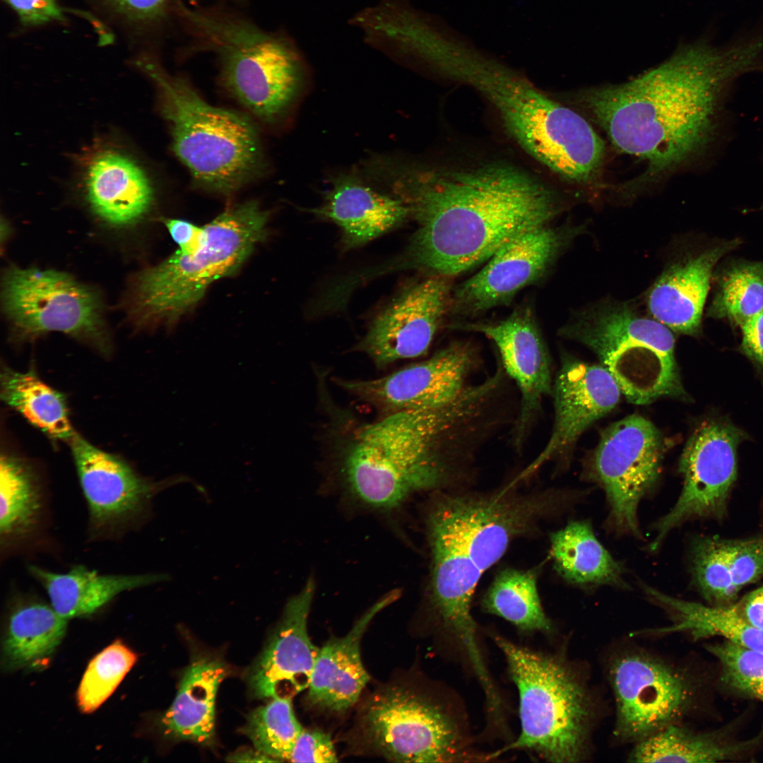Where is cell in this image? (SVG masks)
Segmentation results:
<instances>
[{
	"label": "cell",
	"mask_w": 763,
	"mask_h": 763,
	"mask_svg": "<svg viewBox=\"0 0 763 763\" xmlns=\"http://www.w3.org/2000/svg\"><path fill=\"white\" fill-rule=\"evenodd\" d=\"M665 446L658 429L639 415L617 421L601 434L588 473L604 490L610 523L618 531L639 533L638 505L659 477Z\"/></svg>",
	"instance_id": "obj_13"
},
{
	"label": "cell",
	"mask_w": 763,
	"mask_h": 763,
	"mask_svg": "<svg viewBox=\"0 0 763 763\" xmlns=\"http://www.w3.org/2000/svg\"><path fill=\"white\" fill-rule=\"evenodd\" d=\"M616 702L617 736L641 740L674 723L688 706L685 678L655 658L629 653L617 658L610 669Z\"/></svg>",
	"instance_id": "obj_18"
},
{
	"label": "cell",
	"mask_w": 763,
	"mask_h": 763,
	"mask_svg": "<svg viewBox=\"0 0 763 763\" xmlns=\"http://www.w3.org/2000/svg\"><path fill=\"white\" fill-rule=\"evenodd\" d=\"M80 160L86 200L101 220L126 226L150 211L155 199L153 183L134 158L116 148L96 144Z\"/></svg>",
	"instance_id": "obj_23"
},
{
	"label": "cell",
	"mask_w": 763,
	"mask_h": 763,
	"mask_svg": "<svg viewBox=\"0 0 763 763\" xmlns=\"http://www.w3.org/2000/svg\"><path fill=\"white\" fill-rule=\"evenodd\" d=\"M268 213L255 201L227 208L203 226L198 246L177 250L134 282L131 307L139 322L175 321L195 305L214 280L237 271L266 237Z\"/></svg>",
	"instance_id": "obj_7"
},
{
	"label": "cell",
	"mask_w": 763,
	"mask_h": 763,
	"mask_svg": "<svg viewBox=\"0 0 763 763\" xmlns=\"http://www.w3.org/2000/svg\"><path fill=\"white\" fill-rule=\"evenodd\" d=\"M310 212L341 228L345 249L360 247L410 218L409 209L401 199L350 176L336 180L323 203Z\"/></svg>",
	"instance_id": "obj_27"
},
{
	"label": "cell",
	"mask_w": 763,
	"mask_h": 763,
	"mask_svg": "<svg viewBox=\"0 0 763 763\" xmlns=\"http://www.w3.org/2000/svg\"><path fill=\"white\" fill-rule=\"evenodd\" d=\"M227 761L249 762H277L276 759L259 751L256 749V750H253L251 749H242L241 750H238L235 753L231 754L227 757Z\"/></svg>",
	"instance_id": "obj_48"
},
{
	"label": "cell",
	"mask_w": 763,
	"mask_h": 763,
	"mask_svg": "<svg viewBox=\"0 0 763 763\" xmlns=\"http://www.w3.org/2000/svg\"><path fill=\"white\" fill-rule=\"evenodd\" d=\"M449 328L483 334L495 345L519 394L511 437L513 446L521 451L553 385L550 357L532 311L524 305L501 321L457 323Z\"/></svg>",
	"instance_id": "obj_17"
},
{
	"label": "cell",
	"mask_w": 763,
	"mask_h": 763,
	"mask_svg": "<svg viewBox=\"0 0 763 763\" xmlns=\"http://www.w3.org/2000/svg\"><path fill=\"white\" fill-rule=\"evenodd\" d=\"M731 606L743 620L763 629V586L751 591Z\"/></svg>",
	"instance_id": "obj_47"
},
{
	"label": "cell",
	"mask_w": 763,
	"mask_h": 763,
	"mask_svg": "<svg viewBox=\"0 0 763 763\" xmlns=\"http://www.w3.org/2000/svg\"><path fill=\"white\" fill-rule=\"evenodd\" d=\"M111 1L113 2L114 5H115L119 0H111Z\"/></svg>",
	"instance_id": "obj_49"
},
{
	"label": "cell",
	"mask_w": 763,
	"mask_h": 763,
	"mask_svg": "<svg viewBox=\"0 0 763 763\" xmlns=\"http://www.w3.org/2000/svg\"><path fill=\"white\" fill-rule=\"evenodd\" d=\"M49 497L32 464L9 453L0 461V550L5 557L45 544Z\"/></svg>",
	"instance_id": "obj_24"
},
{
	"label": "cell",
	"mask_w": 763,
	"mask_h": 763,
	"mask_svg": "<svg viewBox=\"0 0 763 763\" xmlns=\"http://www.w3.org/2000/svg\"><path fill=\"white\" fill-rule=\"evenodd\" d=\"M398 170L391 188L418 224L405 265L430 274L465 272L517 235L546 225L558 209L552 191L508 165Z\"/></svg>",
	"instance_id": "obj_3"
},
{
	"label": "cell",
	"mask_w": 763,
	"mask_h": 763,
	"mask_svg": "<svg viewBox=\"0 0 763 763\" xmlns=\"http://www.w3.org/2000/svg\"><path fill=\"white\" fill-rule=\"evenodd\" d=\"M519 694L521 731L493 758L523 750L547 762L579 761L591 718L588 692L575 672L558 656L538 651L494 634Z\"/></svg>",
	"instance_id": "obj_6"
},
{
	"label": "cell",
	"mask_w": 763,
	"mask_h": 763,
	"mask_svg": "<svg viewBox=\"0 0 763 763\" xmlns=\"http://www.w3.org/2000/svg\"><path fill=\"white\" fill-rule=\"evenodd\" d=\"M361 724L369 745L391 762L490 759L472 751L463 718L453 707L406 687L391 686L371 697Z\"/></svg>",
	"instance_id": "obj_11"
},
{
	"label": "cell",
	"mask_w": 763,
	"mask_h": 763,
	"mask_svg": "<svg viewBox=\"0 0 763 763\" xmlns=\"http://www.w3.org/2000/svg\"><path fill=\"white\" fill-rule=\"evenodd\" d=\"M550 542L555 568L569 582L625 585L622 566L598 541L588 522H570L553 533Z\"/></svg>",
	"instance_id": "obj_32"
},
{
	"label": "cell",
	"mask_w": 763,
	"mask_h": 763,
	"mask_svg": "<svg viewBox=\"0 0 763 763\" xmlns=\"http://www.w3.org/2000/svg\"><path fill=\"white\" fill-rule=\"evenodd\" d=\"M6 314L20 338L58 331L105 356L110 339L101 301L93 289L54 270L11 268L3 282Z\"/></svg>",
	"instance_id": "obj_12"
},
{
	"label": "cell",
	"mask_w": 763,
	"mask_h": 763,
	"mask_svg": "<svg viewBox=\"0 0 763 763\" xmlns=\"http://www.w3.org/2000/svg\"><path fill=\"white\" fill-rule=\"evenodd\" d=\"M728 539L697 538L691 552V572L701 595L711 605L728 606L738 592L733 586L728 560Z\"/></svg>",
	"instance_id": "obj_38"
},
{
	"label": "cell",
	"mask_w": 763,
	"mask_h": 763,
	"mask_svg": "<svg viewBox=\"0 0 763 763\" xmlns=\"http://www.w3.org/2000/svg\"><path fill=\"white\" fill-rule=\"evenodd\" d=\"M462 74L492 103L510 134L536 160L576 184L597 179L604 143L579 114L511 73L469 67Z\"/></svg>",
	"instance_id": "obj_8"
},
{
	"label": "cell",
	"mask_w": 763,
	"mask_h": 763,
	"mask_svg": "<svg viewBox=\"0 0 763 763\" xmlns=\"http://www.w3.org/2000/svg\"><path fill=\"white\" fill-rule=\"evenodd\" d=\"M621 390L601 365L562 355L553 381L554 422L544 448L518 475H531L548 461L566 456L579 436L619 403Z\"/></svg>",
	"instance_id": "obj_21"
},
{
	"label": "cell",
	"mask_w": 763,
	"mask_h": 763,
	"mask_svg": "<svg viewBox=\"0 0 763 763\" xmlns=\"http://www.w3.org/2000/svg\"><path fill=\"white\" fill-rule=\"evenodd\" d=\"M28 571L45 590L54 610L68 620L96 613L123 592L169 579L162 573L100 574L81 564L64 573L32 564Z\"/></svg>",
	"instance_id": "obj_28"
},
{
	"label": "cell",
	"mask_w": 763,
	"mask_h": 763,
	"mask_svg": "<svg viewBox=\"0 0 763 763\" xmlns=\"http://www.w3.org/2000/svg\"><path fill=\"white\" fill-rule=\"evenodd\" d=\"M302 730L290 697L272 699L254 710L242 728L256 750L277 762L289 761Z\"/></svg>",
	"instance_id": "obj_37"
},
{
	"label": "cell",
	"mask_w": 763,
	"mask_h": 763,
	"mask_svg": "<svg viewBox=\"0 0 763 763\" xmlns=\"http://www.w3.org/2000/svg\"><path fill=\"white\" fill-rule=\"evenodd\" d=\"M451 300L448 277L430 274L410 283L374 319L357 350L379 367L425 355Z\"/></svg>",
	"instance_id": "obj_19"
},
{
	"label": "cell",
	"mask_w": 763,
	"mask_h": 763,
	"mask_svg": "<svg viewBox=\"0 0 763 763\" xmlns=\"http://www.w3.org/2000/svg\"><path fill=\"white\" fill-rule=\"evenodd\" d=\"M137 661V655L117 640L89 663L77 692V702L85 714L92 713L114 692Z\"/></svg>",
	"instance_id": "obj_39"
},
{
	"label": "cell",
	"mask_w": 763,
	"mask_h": 763,
	"mask_svg": "<svg viewBox=\"0 0 763 763\" xmlns=\"http://www.w3.org/2000/svg\"><path fill=\"white\" fill-rule=\"evenodd\" d=\"M70 444L88 511L91 540L119 539L147 522L153 499L181 478L155 482L122 459L75 434Z\"/></svg>",
	"instance_id": "obj_14"
},
{
	"label": "cell",
	"mask_w": 763,
	"mask_h": 763,
	"mask_svg": "<svg viewBox=\"0 0 763 763\" xmlns=\"http://www.w3.org/2000/svg\"><path fill=\"white\" fill-rule=\"evenodd\" d=\"M560 333L589 348L628 401L646 405L687 397L672 331L652 317L626 305H606L581 314Z\"/></svg>",
	"instance_id": "obj_10"
},
{
	"label": "cell",
	"mask_w": 763,
	"mask_h": 763,
	"mask_svg": "<svg viewBox=\"0 0 763 763\" xmlns=\"http://www.w3.org/2000/svg\"><path fill=\"white\" fill-rule=\"evenodd\" d=\"M182 13L217 54L219 79L226 93L257 124L278 125L302 77L293 44L242 20L189 9Z\"/></svg>",
	"instance_id": "obj_9"
},
{
	"label": "cell",
	"mask_w": 763,
	"mask_h": 763,
	"mask_svg": "<svg viewBox=\"0 0 763 763\" xmlns=\"http://www.w3.org/2000/svg\"><path fill=\"white\" fill-rule=\"evenodd\" d=\"M509 422L502 388L489 375L444 404L385 414L357 428L341 452V475L363 504L392 509L455 480Z\"/></svg>",
	"instance_id": "obj_2"
},
{
	"label": "cell",
	"mask_w": 763,
	"mask_h": 763,
	"mask_svg": "<svg viewBox=\"0 0 763 763\" xmlns=\"http://www.w3.org/2000/svg\"><path fill=\"white\" fill-rule=\"evenodd\" d=\"M763 309V262H743L721 276L709 316L740 326Z\"/></svg>",
	"instance_id": "obj_36"
},
{
	"label": "cell",
	"mask_w": 763,
	"mask_h": 763,
	"mask_svg": "<svg viewBox=\"0 0 763 763\" xmlns=\"http://www.w3.org/2000/svg\"><path fill=\"white\" fill-rule=\"evenodd\" d=\"M763 734L728 742L671 723L638 741L629 756L634 762H713L741 757L755 750Z\"/></svg>",
	"instance_id": "obj_33"
},
{
	"label": "cell",
	"mask_w": 763,
	"mask_h": 763,
	"mask_svg": "<svg viewBox=\"0 0 763 763\" xmlns=\"http://www.w3.org/2000/svg\"><path fill=\"white\" fill-rule=\"evenodd\" d=\"M516 485L513 480L487 495H443L427 514L432 603L445 629L471 657L480 652L471 614L480 577L549 509L547 497L521 494Z\"/></svg>",
	"instance_id": "obj_4"
},
{
	"label": "cell",
	"mask_w": 763,
	"mask_h": 763,
	"mask_svg": "<svg viewBox=\"0 0 763 763\" xmlns=\"http://www.w3.org/2000/svg\"><path fill=\"white\" fill-rule=\"evenodd\" d=\"M762 54L763 35L724 48L695 42L625 83L583 91L579 102L617 150L646 162L636 182H650L705 147L723 93Z\"/></svg>",
	"instance_id": "obj_1"
},
{
	"label": "cell",
	"mask_w": 763,
	"mask_h": 763,
	"mask_svg": "<svg viewBox=\"0 0 763 763\" xmlns=\"http://www.w3.org/2000/svg\"><path fill=\"white\" fill-rule=\"evenodd\" d=\"M292 762H337L336 750L329 734L318 729H304L292 750Z\"/></svg>",
	"instance_id": "obj_42"
},
{
	"label": "cell",
	"mask_w": 763,
	"mask_h": 763,
	"mask_svg": "<svg viewBox=\"0 0 763 763\" xmlns=\"http://www.w3.org/2000/svg\"><path fill=\"white\" fill-rule=\"evenodd\" d=\"M139 64L155 85L172 150L194 184L230 196L266 175L265 148L250 117L211 105L187 79L168 73L152 58Z\"/></svg>",
	"instance_id": "obj_5"
},
{
	"label": "cell",
	"mask_w": 763,
	"mask_h": 763,
	"mask_svg": "<svg viewBox=\"0 0 763 763\" xmlns=\"http://www.w3.org/2000/svg\"><path fill=\"white\" fill-rule=\"evenodd\" d=\"M706 649L718 660L724 686L763 702V653L726 639L708 644Z\"/></svg>",
	"instance_id": "obj_40"
},
{
	"label": "cell",
	"mask_w": 763,
	"mask_h": 763,
	"mask_svg": "<svg viewBox=\"0 0 763 763\" xmlns=\"http://www.w3.org/2000/svg\"><path fill=\"white\" fill-rule=\"evenodd\" d=\"M745 437L723 418H707L695 427L679 461L684 480L681 494L656 524L651 550L658 549L667 534L686 520L723 516L737 477L738 446Z\"/></svg>",
	"instance_id": "obj_15"
},
{
	"label": "cell",
	"mask_w": 763,
	"mask_h": 763,
	"mask_svg": "<svg viewBox=\"0 0 763 763\" xmlns=\"http://www.w3.org/2000/svg\"><path fill=\"white\" fill-rule=\"evenodd\" d=\"M644 588L651 599L671 613L673 623L641 633L684 632L694 640L721 637L744 648L763 653V629L743 620L731 605H705L672 597L649 586Z\"/></svg>",
	"instance_id": "obj_31"
},
{
	"label": "cell",
	"mask_w": 763,
	"mask_h": 763,
	"mask_svg": "<svg viewBox=\"0 0 763 763\" xmlns=\"http://www.w3.org/2000/svg\"><path fill=\"white\" fill-rule=\"evenodd\" d=\"M25 25H38L62 20L63 10L57 0H4Z\"/></svg>",
	"instance_id": "obj_43"
},
{
	"label": "cell",
	"mask_w": 763,
	"mask_h": 763,
	"mask_svg": "<svg viewBox=\"0 0 763 763\" xmlns=\"http://www.w3.org/2000/svg\"><path fill=\"white\" fill-rule=\"evenodd\" d=\"M226 663L215 656H199L182 678L172 705L161 719L164 733L176 740L210 744L215 734L218 687L228 675Z\"/></svg>",
	"instance_id": "obj_29"
},
{
	"label": "cell",
	"mask_w": 763,
	"mask_h": 763,
	"mask_svg": "<svg viewBox=\"0 0 763 763\" xmlns=\"http://www.w3.org/2000/svg\"><path fill=\"white\" fill-rule=\"evenodd\" d=\"M162 220L177 244L178 252L187 254L198 246L203 226L199 227L188 220L178 218H163Z\"/></svg>",
	"instance_id": "obj_45"
},
{
	"label": "cell",
	"mask_w": 763,
	"mask_h": 763,
	"mask_svg": "<svg viewBox=\"0 0 763 763\" xmlns=\"http://www.w3.org/2000/svg\"><path fill=\"white\" fill-rule=\"evenodd\" d=\"M316 589L313 578L285 604L282 617L249 670V688L257 698L292 697L307 689L319 648L307 621Z\"/></svg>",
	"instance_id": "obj_22"
},
{
	"label": "cell",
	"mask_w": 763,
	"mask_h": 763,
	"mask_svg": "<svg viewBox=\"0 0 763 763\" xmlns=\"http://www.w3.org/2000/svg\"><path fill=\"white\" fill-rule=\"evenodd\" d=\"M732 582L739 591L763 577V538L728 539Z\"/></svg>",
	"instance_id": "obj_41"
},
{
	"label": "cell",
	"mask_w": 763,
	"mask_h": 763,
	"mask_svg": "<svg viewBox=\"0 0 763 763\" xmlns=\"http://www.w3.org/2000/svg\"><path fill=\"white\" fill-rule=\"evenodd\" d=\"M0 383L2 401L30 424L54 439L69 442L74 437L63 395L34 372H20L5 366Z\"/></svg>",
	"instance_id": "obj_34"
},
{
	"label": "cell",
	"mask_w": 763,
	"mask_h": 763,
	"mask_svg": "<svg viewBox=\"0 0 763 763\" xmlns=\"http://www.w3.org/2000/svg\"><path fill=\"white\" fill-rule=\"evenodd\" d=\"M482 605L487 613L502 617L521 632L547 633L552 629L533 570H502L485 594Z\"/></svg>",
	"instance_id": "obj_35"
},
{
	"label": "cell",
	"mask_w": 763,
	"mask_h": 763,
	"mask_svg": "<svg viewBox=\"0 0 763 763\" xmlns=\"http://www.w3.org/2000/svg\"><path fill=\"white\" fill-rule=\"evenodd\" d=\"M737 244L721 243L669 266L648 293L651 317L674 332L697 335L714 269Z\"/></svg>",
	"instance_id": "obj_25"
},
{
	"label": "cell",
	"mask_w": 763,
	"mask_h": 763,
	"mask_svg": "<svg viewBox=\"0 0 763 763\" xmlns=\"http://www.w3.org/2000/svg\"><path fill=\"white\" fill-rule=\"evenodd\" d=\"M398 596L397 591L386 594L345 636L331 638L319 649L307 688V699L312 706L344 712L356 703L369 680L361 658L362 637L373 618Z\"/></svg>",
	"instance_id": "obj_26"
},
{
	"label": "cell",
	"mask_w": 763,
	"mask_h": 763,
	"mask_svg": "<svg viewBox=\"0 0 763 763\" xmlns=\"http://www.w3.org/2000/svg\"><path fill=\"white\" fill-rule=\"evenodd\" d=\"M480 364L476 346L453 341L429 358L372 379H341L343 390L385 414L444 404L460 395Z\"/></svg>",
	"instance_id": "obj_16"
},
{
	"label": "cell",
	"mask_w": 763,
	"mask_h": 763,
	"mask_svg": "<svg viewBox=\"0 0 763 763\" xmlns=\"http://www.w3.org/2000/svg\"><path fill=\"white\" fill-rule=\"evenodd\" d=\"M166 0H119L114 6L133 20L146 21L158 18L164 11Z\"/></svg>",
	"instance_id": "obj_46"
},
{
	"label": "cell",
	"mask_w": 763,
	"mask_h": 763,
	"mask_svg": "<svg viewBox=\"0 0 763 763\" xmlns=\"http://www.w3.org/2000/svg\"><path fill=\"white\" fill-rule=\"evenodd\" d=\"M564 242L557 230L543 225L501 247L478 273L451 295L449 312L474 315L508 304L526 286L543 276Z\"/></svg>",
	"instance_id": "obj_20"
},
{
	"label": "cell",
	"mask_w": 763,
	"mask_h": 763,
	"mask_svg": "<svg viewBox=\"0 0 763 763\" xmlns=\"http://www.w3.org/2000/svg\"><path fill=\"white\" fill-rule=\"evenodd\" d=\"M742 352L759 367H763V309L740 326Z\"/></svg>",
	"instance_id": "obj_44"
},
{
	"label": "cell",
	"mask_w": 763,
	"mask_h": 763,
	"mask_svg": "<svg viewBox=\"0 0 763 763\" xmlns=\"http://www.w3.org/2000/svg\"><path fill=\"white\" fill-rule=\"evenodd\" d=\"M67 622L51 605L28 597L16 598L3 641L6 668L18 670L44 663L61 642Z\"/></svg>",
	"instance_id": "obj_30"
}]
</instances>
